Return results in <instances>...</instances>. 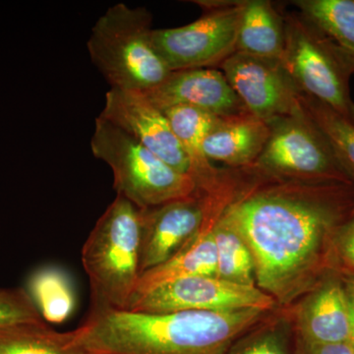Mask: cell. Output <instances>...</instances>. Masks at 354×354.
Segmentation results:
<instances>
[{"mask_svg": "<svg viewBox=\"0 0 354 354\" xmlns=\"http://www.w3.org/2000/svg\"><path fill=\"white\" fill-rule=\"evenodd\" d=\"M270 180L241 187L223 215L252 253L256 285L288 304L332 271L333 237L353 212L354 183Z\"/></svg>", "mask_w": 354, "mask_h": 354, "instance_id": "cell-1", "label": "cell"}, {"mask_svg": "<svg viewBox=\"0 0 354 354\" xmlns=\"http://www.w3.org/2000/svg\"><path fill=\"white\" fill-rule=\"evenodd\" d=\"M267 313L261 309L162 314L92 309L70 335L83 354H225Z\"/></svg>", "mask_w": 354, "mask_h": 354, "instance_id": "cell-2", "label": "cell"}, {"mask_svg": "<svg viewBox=\"0 0 354 354\" xmlns=\"http://www.w3.org/2000/svg\"><path fill=\"white\" fill-rule=\"evenodd\" d=\"M152 15L144 7H109L92 28L87 48L111 88L153 90L171 73L152 39Z\"/></svg>", "mask_w": 354, "mask_h": 354, "instance_id": "cell-3", "label": "cell"}, {"mask_svg": "<svg viewBox=\"0 0 354 354\" xmlns=\"http://www.w3.org/2000/svg\"><path fill=\"white\" fill-rule=\"evenodd\" d=\"M140 244L141 209L116 195L82 248L92 309L127 310L141 276Z\"/></svg>", "mask_w": 354, "mask_h": 354, "instance_id": "cell-4", "label": "cell"}, {"mask_svg": "<svg viewBox=\"0 0 354 354\" xmlns=\"http://www.w3.org/2000/svg\"><path fill=\"white\" fill-rule=\"evenodd\" d=\"M91 150L95 158L111 167L118 195L139 209L160 206L199 191L189 176L165 164L137 140L100 115L95 118Z\"/></svg>", "mask_w": 354, "mask_h": 354, "instance_id": "cell-5", "label": "cell"}, {"mask_svg": "<svg viewBox=\"0 0 354 354\" xmlns=\"http://www.w3.org/2000/svg\"><path fill=\"white\" fill-rule=\"evenodd\" d=\"M286 41L281 64L302 94L354 124L349 79L354 62L299 12L283 13Z\"/></svg>", "mask_w": 354, "mask_h": 354, "instance_id": "cell-6", "label": "cell"}, {"mask_svg": "<svg viewBox=\"0 0 354 354\" xmlns=\"http://www.w3.org/2000/svg\"><path fill=\"white\" fill-rule=\"evenodd\" d=\"M270 128L264 150L255 164L245 169L276 180L354 183L302 108L299 113L271 123Z\"/></svg>", "mask_w": 354, "mask_h": 354, "instance_id": "cell-7", "label": "cell"}, {"mask_svg": "<svg viewBox=\"0 0 354 354\" xmlns=\"http://www.w3.org/2000/svg\"><path fill=\"white\" fill-rule=\"evenodd\" d=\"M244 1H196L203 14L190 24L153 29L158 55L172 71L212 68L235 53Z\"/></svg>", "mask_w": 354, "mask_h": 354, "instance_id": "cell-8", "label": "cell"}, {"mask_svg": "<svg viewBox=\"0 0 354 354\" xmlns=\"http://www.w3.org/2000/svg\"><path fill=\"white\" fill-rule=\"evenodd\" d=\"M241 185L234 171L212 192L197 191L183 199L141 209V274L171 258L201 230L209 214L223 203L232 201Z\"/></svg>", "mask_w": 354, "mask_h": 354, "instance_id": "cell-9", "label": "cell"}, {"mask_svg": "<svg viewBox=\"0 0 354 354\" xmlns=\"http://www.w3.org/2000/svg\"><path fill=\"white\" fill-rule=\"evenodd\" d=\"M276 305V300L258 286L237 285L216 276H196L176 279L133 298L127 310L153 314L247 309L269 312Z\"/></svg>", "mask_w": 354, "mask_h": 354, "instance_id": "cell-10", "label": "cell"}, {"mask_svg": "<svg viewBox=\"0 0 354 354\" xmlns=\"http://www.w3.org/2000/svg\"><path fill=\"white\" fill-rule=\"evenodd\" d=\"M220 66L247 111L268 124L301 111L300 91L279 60L234 53Z\"/></svg>", "mask_w": 354, "mask_h": 354, "instance_id": "cell-11", "label": "cell"}, {"mask_svg": "<svg viewBox=\"0 0 354 354\" xmlns=\"http://www.w3.org/2000/svg\"><path fill=\"white\" fill-rule=\"evenodd\" d=\"M100 116L127 132L165 164L189 176L187 156L169 120L144 93L111 88Z\"/></svg>", "mask_w": 354, "mask_h": 354, "instance_id": "cell-12", "label": "cell"}, {"mask_svg": "<svg viewBox=\"0 0 354 354\" xmlns=\"http://www.w3.org/2000/svg\"><path fill=\"white\" fill-rule=\"evenodd\" d=\"M295 339L310 344L351 342V307L341 272L332 270L298 304Z\"/></svg>", "mask_w": 354, "mask_h": 354, "instance_id": "cell-13", "label": "cell"}, {"mask_svg": "<svg viewBox=\"0 0 354 354\" xmlns=\"http://www.w3.org/2000/svg\"><path fill=\"white\" fill-rule=\"evenodd\" d=\"M144 94L162 111L188 106L220 118L248 111L223 72L215 68L172 71L160 86Z\"/></svg>", "mask_w": 354, "mask_h": 354, "instance_id": "cell-14", "label": "cell"}, {"mask_svg": "<svg viewBox=\"0 0 354 354\" xmlns=\"http://www.w3.org/2000/svg\"><path fill=\"white\" fill-rule=\"evenodd\" d=\"M270 133V125L249 111L221 118L205 138L204 153L209 162L249 169L264 150Z\"/></svg>", "mask_w": 354, "mask_h": 354, "instance_id": "cell-15", "label": "cell"}, {"mask_svg": "<svg viewBox=\"0 0 354 354\" xmlns=\"http://www.w3.org/2000/svg\"><path fill=\"white\" fill-rule=\"evenodd\" d=\"M232 201L216 207L199 232L171 258L140 276L131 299L176 279L196 276H216V253L213 228L218 216ZM130 299V300H131Z\"/></svg>", "mask_w": 354, "mask_h": 354, "instance_id": "cell-16", "label": "cell"}, {"mask_svg": "<svg viewBox=\"0 0 354 354\" xmlns=\"http://www.w3.org/2000/svg\"><path fill=\"white\" fill-rule=\"evenodd\" d=\"M165 116L189 162V176L198 190L212 192L223 183L227 171L216 169L204 153V142L209 132L220 121V116L188 106L164 109Z\"/></svg>", "mask_w": 354, "mask_h": 354, "instance_id": "cell-17", "label": "cell"}, {"mask_svg": "<svg viewBox=\"0 0 354 354\" xmlns=\"http://www.w3.org/2000/svg\"><path fill=\"white\" fill-rule=\"evenodd\" d=\"M286 41L285 15L268 0H245L235 53L281 60Z\"/></svg>", "mask_w": 354, "mask_h": 354, "instance_id": "cell-18", "label": "cell"}, {"mask_svg": "<svg viewBox=\"0 0 354 354\" xmlns=\"http://www.w3.org/2000/svg\"><path fill=\"white\" fill-rule=\"evenodd\" d=\"M292 4L354 62V0H297Z\"/></svg>", "mask_w": 354, "mask_h": 354, "instance_id": "cell-19", "label": "cell"}, {"mask_svg": "<svg viewBox=\"0 0 354 354\" xmlns=\"http://www.w3.org/2000/svg\"><path fill=\"white\" fill-rule=\"evenodd\" d=\"M216 253V277L237 285H256L252 253L241 232L223 214L213 228Z\"/></svg>", "mask_w": 354, "mask_h": 354, "instance_id": "cell-20", "label": "cell"}, {"mask_svg": "<svg viewBox=\"0 0 354 354\" xmlns=\"http://www.w3.org/2000/svg\"><path fill=\"white\" fill-rule=\"evenodd\" d=\"M28 293L46 322L62 324L73 313L75 292L66 272L43 268L30 277Z\"/></svg>", "mask_w": 354, "mask_h": 354, "instance_id": "cell-21", "label": "cell"}, {"mask_svg": "<svg viewBox=\"0 0 354 354\" xmlns=\"http://www.w3.org/2000/svg\"><path fill=\"white\" fill-rule=\"evenodd\" d=\"M0 354H83L69 333H59L46 322L0 328Z\"/></svg>", "mask_w": 354, "mask_h": 354, "instance_id": "cell-22", "label": "cell"}, {"mask_svg": "<svg viewBox=\"0 0 354 354\" xmlns=\"http://www.w3.org/2000/svg\"><path fill=\"white\" fill-rule=\"evenodd\" d=\"M299 102L304 113L329 142L339 164L354 183V124L329 106L301 92Z\"/></svg>", "mask_w": 354, "mask_h": 354, "instance_id": "cell-23", "label": "cell"}, {"mask_svg": "<svg viewBox=\"0 0 354 354\" xmlns=\"http://www.w3.org/2000/svg\"><path fill=\"white\" fill-rule=\"evenodd\" d=\"M225 354H295L292 323L286 317L261 321L237 337Z\"/></svg>", "mask_w": 354, "mask_h": 354, "instance_id": "cell-24", "label": "cell"}, {"mask_svg": "<svg viewBox=\"0 0 354 354\" xmlns=\"http://www.w3.org/2000/svg\"><path fill=\"white\" fill-rule=\"evenodd\" d=\"M46 322L29 293L23 288H0V328Z\"/></svg>", "mask_w": 354, "mask_h": 354, "instance_id": "cell-25", "label": "cell"}, {"mask_svg": "<svg viewBox=\"0 0 354 354\" xmlns=\"http://www.w3.org/2000/svg\"><path fill=\"white\" fill-rule=\"evenodd\" d=\"M332 266L335 271L354 274V209L333 237Z\"/></svg>", "mask_w": 354, "mask_h": 354, "instance_id": "cell-26", "label": "cell"}, {"mask_svg": "<svg viewBox=\"0 0 354 354\" xmlns=\"http://www.w3.org/2000/svg\"><path fill=\"white\" fill-rule=\"evenodd\" d=\"M295 354H354L351 342L337 344H310L295 339Z\"/></svg>", "mask_w": 354, "mask_h": 354, "instance_id": "cell-27", "label": "cell"}, {"mask_svg": "<svg viewBox=\"0 0 354 354\" xmlns=\"http://www.w3.org/2000/svg\"><path fill=\"white\" fill-rule=\"evenodd\" d=\"M348 293L349 307H351V342L354 346V274H344L341 272Z\"/></svg>", "mask_w": 354, "mask_h": 354, "instance_id": "cell-28", "label": "cell"}]
</instances>
